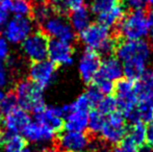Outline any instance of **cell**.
<instances>
[{
  "mask_svg": "<svg viewBox=\"0 0 153 152\" xmlns=\"http://www.w3.org/2000/svg\"><path fill=\"white\" fill-rule=\"evenodd\" d=\"M7 82V73L2 63H0V87H4Z\"/></svg>",
  "mask_w": 153,
  "mask_h": 152,
  "instance_id": "38",
  "label": "cell"
},
{
  "mask_svg": "<svg viewBox=\"0 0 153 152\" xmlns=\"http://www.w3.org/2000/svg\"><path fill=\"white\" fill-rule=\"evenodd\" d=\"M56 70L57 66H55L50 61L45 59L41 62H34V63H30L29 66L28 78L38 87L44 90L53 80L56 74Z\"/></svg>",
  "mask_w": 153,
  "mask_h": 152,
  "instance_id": "11",
  "label": "cell"
},
{
  "mask_svg": "<svg viewBox=\"0 0 153 152\" xmlns=\"http://www.w3.org/2000/svg\"><path fill=\"white\" fill-rule=\"evenodd\" d=\"M139 101H149L153 103V69L149 70L142 77V79L137 82Z\"/></svg>",
  "mask_w": 153,
  "mask_h": 152,
  "instance_id": "21",
  "label": "cell"
},
{
  "mask_svg": "<svg viewBox=\"0 0 153 152\" xmlns=\"http://www.w3.org/2000/svg\"><path fill=\"white\" fill-rule=\"evenodd\" d=\"M125 5L131 10H143L148 5V0H125Z\"/></svg>",
  "mask_w": 153,
  "mask_h": 152,
  "instance_id": "34",
  "label": "cell"
},
{
  "mask_svg": "<svg viewBox=\"0 0 153 152\" xmlns=\"http://www.w3.org/2000/svg\"><path fill=\"white\" fill-rule=\"evenodd\" d=\"M27 144L28 142L26 139L17 133L8 139L0 150H3V152H23L24 149H26Z\"/></svg>",
  "mask_w": 153,
  "mask_h": 152,
  "instance_id": "24",
  "label": "cell"
},
{
  "mask_svg": "<svg viewBox=\"0 0 153 152\" xmlns=\"http://www.w3.org/2000/svg\"><path fill=\"white\" fill-rule=\"evenodd\" d=\"M115 94L118 103V110L125 119L130 120L139 103L137 82L129 79H120L115 85Z\"/></svg>",
  "mask_w": 153,
  "mask_h": 152,
  "instance_id": "5",
  "label": "cell"
},
{
  "mask_svg": "<svg viewBox=\"0 0 153 152\" xmlns=\"http://www.w3.org/2000/svg\"><path fill=\"white\" fill-rule=\"evenodd\" d=\"M3 98H4V94H3V92L0 91V103H1V102H2V100H3Z\"/></svg>",
  "mask_w": 153,
  "mask_h": 152,
  "instance_id": "45",
  "label": "cell"
},
{
  "mask_svg": "<svg viewBox=\"0 0 153 152\" xmlns=\"http://www.w3.org/2000/svg\"><path fill=\"white\" fill-rule=\"evenodd\" d=\"M49 39L42 31H33L21 43V50L24 55L30 61H45L48 57Z\"/></svg>",
  "mask_w": 153,
  "mask_h": 152,
  "instance_id": "9",
  "label": "cell"
},
{
  "mask_svg": "<svg viewBox=\"0 0 153 152\" xmlns=\"http://www.w3.org/2000/svg\"><path fill=\"white\" fill-rule=\"evenodd\" d=\"M139 147L134 145L128 138H125L121 143L116 145V148L114 149V152H137Z\"/></svg>",
  "mask_w": 153,
  "mask_h": 152,
  "instance_id": "33",
  "label": "cell"
},
{
  "mask_svg": "<svg viewBox=\"0 0 153 152\" xmlns=\"http://www.w3.org/2000/svg\"><path fill=\"white\" fill-rule=\"evenodd\" d=\"M59 10H73L85 5V0H56Z\"/></svg>",
  "mask_w": 153,
  "mask_h": 152,
  "instance_id": "32",
  "label": "cell"
},
{
  "mask_svg": "<svg viewBox=\"0 0 153 152\" xmlns=\"http://www.w3.org/2000/svg\"><path fill=\"white\" fill-rule=\"evenodd\" d=\"M146 143L148 146L153 148V122L148 124L147 132H146Z\"/></svg>",
  "mask_w": 153,
  "mask_h": 152,
  "instance_id": "37",
  "label": "cell"
},
{
  "mask_svg": "<svg viewBox=\"0 0 153 152\" xmlns=\"http://www.w3.org/2000/svg\"><path fill=\"white\" fill-rule=\"evenodd\" d=\"M17 108H19L18 98H17L14 90L12 89L6 93L2 102L0 103V110L3 115H7L8 113H10Z\"/></svg>",
  "mask_w": 153,
  "mask_h": 152,
  "instance_id": "29",
  "label": "cell"
},
{
  "mask_svg": "<svg viewBox=\"0 0 153 152\" xmlns=\"http://www.w3.org/2000/svg\"><path fill=\"white\" fill-rule=\"evenodd\" d=\"M55 10H54L49 3H36V5L32 7V20L39 24H42Z\"/></svg>",
  "mask_w": 153,
  "mask_h": 152,
  "instance_id": "25",
  "label": "cell"
},
{
  "mask_svg": "<svg viewBox=\"0 0 153 152\" xmlns=\"http://www.w3.org/2000/svg\"><path fill=\"white\" fill-rule=\"evenodd\" d=\"M153 43V14L148 15V36Z\"/></svg>",
  "mask_w": 153,
  "mask_h": 152,
  "instance_id": "39",
  "label": "cell"
},
{
  "mask_svg": "<svg viewBox=\"0 0 153 152\" xmlns=\"http://www.w3.org/2000/svg\"><path fill=\"white\" fill-rule=\"evenodd\" d=\"M118 3V0H91V8L92 13L99 15L105 10H109L114 5Z\"/></svg>",
  "mask_w": 153,
  "mask_h": 152,
  "instance_id": "31",
  "label": "cell"
},
{
  "mask_svg": "<svg viewBox=\"0 0 153 152\" xmlns=\"http://www.w3.org/2000/svg\"><path fill=\"white\" fill-rule=\"evenodd\" d=\"M93 85L97 87L100 91V93L102 95H111V93H114L115 91V83L114 81L108 80L106 78H103L101 76H96V78L93 81Z\"/></svg>",
  "mask_w": 153,
  "mask_h": 152,
  "instance_id": "30",
  "label": "cell"
},
{
  "mask_svg": "<svg viewBox=\"0 0 153 152\" xmlns=\"http://www.w3.org/2000/svg\"><path fill=\"white\" fill-rule=\"evenodd\" d=\"M79 41L88 49L108 56L116 50L117 43L111 36L109 28L100 23H92L79 33Z\"/></svg>",
  "mask_w": 153,
  "mask_h": 152,
  "instance_id": "2",
  "label": "cell"
},
{
  "mask_svg": "<svg viewBox=\"0 0 153 152\" xmlns=\"http://www.w3.org/2000/svg\"><path fill=\"white\" fill-rule=\"evenodd\" d=\"M101 152H108V151H101Z\"/></svg>",
  "mask_w": 153,
  "mask_h": 152,
  "instance_id": "48",
  "label": "cell"
},
{
  "mask_svg": "<svg viewBox=\"0 0 153 152\" xmlns=\"http://www.w3.org/2000/svg\"><path fill=\"white\" fill-rule=\"evenodd\" d=\"M124 16V6L120 3H117L109 10L97 15V19H98V23H100L101 25L107 27V28H111V27L118 26Z\"/></svg>",
  "mask_w": 153,
  "mask_h": 152,
  "instance_id": "20",
  "label": "cell"
},
{
  "mask_svg": "<svg viewBox=\"0 0 153 152\" xmlns=\"http://www.w3.org/2000/svg\"><path fill=\"white\" fill-rule=\"evenodd\" d=\"M105 119L106 117L101 114L99 110H92L89 113V123H88V128L90 129V131L95 134L100 133L101 129L104 125Z\"/></svg>",
  "mask_w": 153,
  "mask_h": 152,
  "instance_id": "28",
  "label": "cell"
},
{
  "mask_svg": "<svg viewBox=\"0 0 153 152\" xmlns=\"http://www.w3.org/2000/svg\"><path fill=\"white\" fill-rule=\"evenodd\" d=\"M4 124V117H3V114L2 112L0 110V126H2Z\"/></svg>",
  "mask_w": 153,
  "mask_h": 152,
  "instance_id": "44",
  "label": "cell"
},
{
  "mask_svg": "<svg viewBox=\"0 0 153 152\" xmlns=\"http://www.w3.org/2000/svg\"><path fill=\"white\" fill-rule=\"evenodd\" d=\"M131 123L142 122L144 124H149L153 122V103L149 101L140 100L135 108L134 114L130 120Z\"/></svg>",
  "mask_w": 153,
  "mask_h": 152,
  "instance_id": "22",
  "label": "cell"
},
{
  "mask_svg": "<svg viewBox=\"0 0 153 152\" xmlns=\"http://www.w3.org/2000/svg\"><path fill=\"white\" fill-rule=\"evenodd\" d=\"M40 25L42 27V33L48 38H51V40L72 43L76 37V33L73 30L69 20L59 10H55Z\"/></svg>",
  "mask_w": 153,
  "mask_h": 152,
  "instance_id": "6",
  "label": "cell"
},
{
  "mask_svg": "<svg viewBox=\"0 0 153 152\" xmlns=\"http://www.w3.org/2000/svg\"><path fill=\"white\" fill-rule=\"evenodd\" d=\"M27 139L31 142H46L54 140L55 133L41 122H30L23 130Z\"/></svg>",
  "mask_w": 153,
  "mask_h": 152,
  "instance_id": "18",
  "label": "cell"
},
{
  "mask_svg": "<svg viewBox=\"0 0 153 152\" xmlns=\"http://www.w3.org/2000/svg\"><path fill=\"white\" fill-rule=\"evenodd\" d=\"M127 131L128 128L125 117L120 112H116L106 117L104 125L99 134L107 144L118 145L126 138Z\"/></svg>",
  "mask_w": 153,
  "mask_h": 152,
  "instance_id": "8",
  "label": "cell"
},
{
  "mask_svg": "<svg viewBox=\"0 0 153 152\" xmlns=\"http://www.w3.org/2000/svg\"><path fill=\"white\" fill-rule=\"evenodd\" d=\"M8 56H10L8 42L3 37H0V63L5 62Z\"/></svg>",
  "mask_w": 153,
  "mask_h": 152,
  "instance_id": "35",
  "label": "cell"
},
{
  "mask_svg": "<svg viewBox=\"0 0 153 152\" xmlns=\"http://www.w3.org/2000/svg\"><path fill=\"white\" fill-rule=\"evenodd\" d=\"M31 1H34L36 3H49V2L56 1V0H31Z\"/></svg>",
  "mask_w": 153,
  "mask_h": 152,
  "instance_id": "43",
  "label": "cell"
},
{
  "mask_svg": "<svg viewBox=\"0 0 153 152\" xmlns=\"http://www.w3.org/2000/svg\"><path fill=\"white\" fill-rule=\"evenodd\" d=\"M115 51L123 65V73L126 79L134 82L141 80L153 57L152 45L145 40H124L117 44Z\"/></svg>",
  "mask_w": 153,
  "mask_h": 152,
  "instance_id": "1",
  "label": "cell"
},
{
  "mask_svg": "<svg viewBox=\"0 0 153 152\" xmlns=\"http://www.w3.org/2000/svg\"><path fill=\"white\" fill-rule=\"evenodd\" d=\"M30 122L31 120L28 112L21 108L20 106L8 113L4 118V126L16 133H18L19 131H23Z\"/></svg>",
  "mask_w": 153,
  "mask_h": 152,
  "instance_id": "17",
  "label": "cell"
},
{
  "mask_svg": "<svg viewBox=\"0 0 153 152\" xmlns=\"http://www.w3.org/2000/svg\"><path fill=\"white\" fill-rule=\"evenodd\" d=\"M92 10L85 5L71 10L68 20L73 30L80 33L88 26H90L92 24Z\"/></svg>",
  "mask_w": 153,
  "mask_h": 152,
  "instance_id": "19",
  "label": "cell"
},
{
  "mask_svg": "<svg viewBox=\"0 0 153 152\" xmlns=\"http://www.w3.org/2000/svg\"><path fill=\"white\" fill-rule=\"evenodd\" d=\"M31 0H13L10 4L8 10L14 14V16L29 17L32 12Z\"/></svg>",
  "mask_w": 153,
  "mask_h": 152,
  "instance_id": "26",
  "label": "cell"
},
{
  "mask_svg": "<svg viewBox=\"0 0 153 152\" xmlns=\"http://www.w3.org/2000/svg\"><path fill=\"white\" fill-rule=\"evenodd\" d=\"M8 12L10 10H8L7 7L0 4V31H1V29L5 25L6 21L8 20Z\"/></svg>",
  "mask_w": 153,
  "mask_h": 152,
  "instance_id": "36",
  "label": "cell"
},
{
  "mask_svg": "<svg viewBox=\"0 0 153 152\" xmlns=\"http://www.w3.org/2000/svg\"><path fill=\"white\" fill-rule=\"evenodd\" d=\"M148 4L153 8V0H148Z\"/></svg>",
  "mask_w": 153,
  "mask_h": 152,
  "instance_id": "46",
  "label": "cell"
},
{
  "mask_svg": "<svg viewBox=\"0 0 153 152\" xmlns=\"http://www.w3.org/2000/svg\"><path fill=\"white\" fill-rule=\"evenodd\" d=\"M36 120L41 122L54 133H61L65 128V114L62 106H46L42 112L34 115Z\"/></svg>",
  "mask_w": 153,
  "mask_h": 152,
  "instance_id": "14",
  "label": "cell"
},
{
  "mask_svg": "<svg viewBox=\"0 0 153 152\" xmlns=\"http://www.w3.org/2000/svg\"><path fill=\"white\" fill-rule=\"evenodd\" d=\"M118 33L126 41L144 40L148 36V15L144 10H131L119 23Z\"/></svg>",
  "mask_w": 153,
  "mask_h": 152,
  "instance_id": "4",
  "label": "cell"
},
{
  "mask_svg": "<svg viewBox=\"0 0 153 152\" xmlns=\"http://www.w3.org/2000/svg\"><path fill=\"white\" fill-rule=\"evenodd\" d=\"M96 110H99L105 117L118 112V103L116 97L111 95H105L102 97V99L99 101L98 105L96 106Z\"/></svg>",
  "mask_w": 153,
  "mask_h": 152,
  "instance_id": "27",
  "label": "cell"
},
{
  "mask_svg": "<svg viewBox=\"0 0 153 152\" xmlns=\"http://www.w3.org/2000/svg\"><path fill=\"white\" fill-rule=\"evenodd\" d=\"M48 59L55 66H68L74 59V48L72 43L59 40L49 41Z\"/></svg>",
  "mask_w": 153,
  "mask_h": 152,
  "instance_id": "13",
  "label": "cell"
},
{
  "mask_svg": "<svg viewBox=\"0 0 153 152\" xmlns=\"http://www.w3.org/2000/svg\"><path fill=\"white\" fill-rule=\"evenodd\" d=\"M137 152H153V148L148 146V145H143V146L139 147Z\"/></svg>",
  "mask_w": 153,
  "mask_h": 152,
  "instance_id": "40",
  "label": "cell"
},
{
  "mask_svg": "<svg viewBox=\"0 0 153 152\" xmlns=\"http://www.w3.org/2000/svg\"><path fill=\"white\" fill-rule=\"evenodd\" d=\"M13 90L18 98L19 106L26 112L36 115L46 108L43 90L32 82L28 77L18 79L15 82Z\"/></svg>",
  "mask_w": 153,
  "mask_h": 152,
  "instance_id": "3",
  "label": "cell"
},
{
  "mask_svg": "<svg viewBox=\"0 0 153 152\" xmlns=\"http://www.w3.org/2000/svg\"><path fill=\"white\" fill-rule=\"evenodd\" d=\"M13 0H0V4H2V5H4L5 7H10V4L12 3Z\"/></svg>",
  "mask_w": 153,
  "mask_h": 152,
  "instance_id": "42",
  "label": "cell"
},
{
  "mask_svg": "<svg viewBox=\"0 0 153 152\" xmlns=\"http://www.w3.org/2000/svg\"><path fill=\"white\" fill-rule=\"evenodd\" d=\"M41 152H61L59 150V149L56 148V147H50V148H45L43 149Z\"/></svg>",
  "mask_w": 153,
  "mask_h": 152,
  "instance_id": "41",
  "label": "cell"
},
{
  "mask_svg": "<svg viewBox=\"0 0 153 152\" xmlns=\"http://www.w3.org/2000/svg\"><path fill=\"white\" fill-rule=\"evenodd\" d=\"M69 112L65 117V128L69 131L83 132L88 128L89 123V113L83 110H75L68 104Z\"/></svg>",
  "mask_w": 153,
  "mask_h": 152,
  "instance_id": "16",
  "label": "cell"
},
{
  "mask_svg": "<svg viewBox=\"0 0 153 152\" xmlns=\"http://www.w3.org/2000/svg\"><path fill=\"white\" fill-rule=\"evenodd\" d=\"M34 22L30 17L13 16L2 28L3 38L12 44H21L33 33Z\"/></svg>",
  "mask_w": 153,
  "mask_h": 152,
  "instance_id": "7",
  "label": "cell"
},
{
  "mask_svg": "<svg viewBox=\"0 0 153 152\" xmlns=\"http://www.w3.org/2000/svg\"><path fill=\"white\" fill-rule=\"evenodd\" d=\"M101 66L100 55L97 52L85 49L78 61V72L85 83H91L98 75Z\"/></svg>",
  "mask_w": 153,
  "mask_h": 152,
  "instance_id": "12",
  "label": "cell"
},
{
  "mask_svg": "<svg viewBox=\"0 0 153 152\" xmlns=\"http://www.w3.org/2000/svg\"><path fill=\"white\" fill-rule=\"evenodd\" d=\"M23 152H31V151L28 150V149H24V150H23Z\"/></svg>",
  "mask_w": 153,
  "mask_h": 152,
  "instance_id": "47",
  "label": "cell"
},
{
  "mask_svg": "<svg viewBox=\"0 0 153 152\" xmlns=\"http://www.w3.org/2000/svg\"><path fill=\"white\" fill-rule=\"evenodd\" d=\"M123 75V65L117 56H108L105 57L103 61H101L100 70H99L98 76L103 78H106L111 81H118L122 79Z\"/></svg>",
  "mask_w": 153,
  "mask_h": 152,
  "instance_id": "15",
  "label": "cell"
},
{
  "mask_svg": "<svg viewBox=\"0 0 153 152\" xmlns=\"http://www.w3.org/2000/svg\"><path fill=\"white\" fill-rule=\"evenodd\" d=\"M146 132L147 126L142 122H135L127 131V138L137 147H141L146 143Z\"/></svg>",
  "mask_w": 153,
  "mask_h": 152,
  "instance_id": "23",
  "label": "cell"
},
{
  "mask_svg": "<svg viewBox=\"0 0 153 152\" xmlns=\"http://www.w3.org/2000/svg\"><path fill=\"white\" fill-rule=\"evenodd\" d=\"M55 146L62 152H83L91 146V140L87 133L79 131L61 132L54 139Z\"/></svg>",
  "mask_w": 153,
  "mask_h": 152,
  "instance_id": "10",
  "label": "cell"
}]
</instances>
